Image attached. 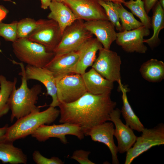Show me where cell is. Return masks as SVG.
<instances>
[{
    "instance_id": "cell-35",
    "label": "cell",
    "mask_w": 164,
    "mask_h": 164,
    "mask_svg": "<svg viewBox=\"0 0 164 164\" xmlns=\"http://www.w3.org/2000/svg\"><path fill=\"white\" fill-rule=\"evenodd\" d=\"M8 125L0 128V141L5 140V135L8 127Z\"/></svg>"
},
{
    "instance_id": "cell-1",
    "label": "cell",
    "mask_w": 164,
    "mask_h": 164,
    "mask_svg": "<svg viewBox=\"0 0 164 164\" xmlns=\"http://www.w3.org/2000/svg\"><path fill=\"white\" fill-rule=\"evenodd\" d=\"M110 94L97 95L87 92L73 102L60 103L59 122L80 127L85 136L91 128L110 121V114L117 105Z\"/></svg>"
},
{
    "instance_id": "cell-7",
    "label": "cell",
    "mask_w": 164,
    "mask_h": 164,
    "mask_svg": "<svg viewBox=\"0 0 164 164\" xmlns=\"http://www.w3.org/2000/svg\"><path fill=\"white\" fill-rule=\"evenodd\" d=\"M62 36L56 22L51 19H40L37 20L36 28L26 38L43 45L49 51L53 52L60 42Z\"/></svg>"
},
{
    "instance_id": "cell-2",
    "label": "cell",
    "mask_w": 164,
    "mask_h": 164,
    "mask_svg": "<svg viewBox=\"0 0 164 164\" xmlns=\"http://www.w3.org/2000/svg\"><path fill=\"white\" fill-rule=\"evenodd\" d=\"M20 67L21 83L17 89L15 86L10 95L9 104L11 111L10 121L17 120L35 111H40L36 104L39 96L42 91L41 85L36 84L29 88L25 73V67L23 63H17Z\"/></svg>"
},
{
    "instance_id": "cell-38",
    "label": "cell",
    "mask_w": 164,
    "mask_h": 164,
    "mask_svg": "<svg viewBox=\"0 0 164 164\" xmlns=\"http://www.w3.org/2000/svg\"><path fill=\"white\" fill-rule=\"evenodd\" d=\"M164 0H159V1L160 4L163 9L164 8Z\"/></svg>"
},
{
    "instance_id": "cell-18",
    "label": "cell",
    "mask_w": 164,
    "mask_h": 164,
    "mask_svg": "<svg viewBox=\"0 0 164 164\" xmlns=\"http://www.w3.org/2000/svg\"><path fill=\"white\" fill-rule=\"evenodd\" d=\"M102 47L96 38L93 37L85 43L78 50L79 56L73 73L82 75L88 67H92L96 58L97 51Z\"/></svg>"
},
{
    "instance_id": "cell-28",
    "label": "cell",
    "mask_w": 164,
    "mask_h": 164,
    "mask_svg": "<svg viewBox=\"0 0 164 164\" xmlns=\"http://www.w3.org/2000/svg\"><path fill=\"white\" fill-rule=\"evenodd\" d=\"M98 2L104 9L109 20L114 25L116 29L119 32L123 31L117 12L113 3L104 0H98Z\"/></svg>"
},
{
    "instance_id": "cell-4",
    "label": "cell",
    "mask_w": 164,
    "mask_h": 164,
    "mask_svg": "<svg viewBox=\"0 0 164 164\" xmlns=\"http://www.w3.org/2000/svg\"><path fill=\"white\" fill-rule=\"evenodd\" d=\"M14 54L21 62L32 66L44 67L54 56L43 45L27 38L18 39L12 42Z\"/></svg>"
},
{
    "instance_id": "cell-37",
    "label": "cell",
    "mask_w": 164,
    "mask_h": 164,
    "mask_svg": "<svg viewBox=\"0 0 164 164\" xmlns=\"http://www.w3.org/2000/svg\"><path fill=\"white\" fill-rule=\"evenodd\" d=\"M108 1L114 3H124L125 2V0H107Z\"/></svg>"
},
{
    "instance_id": "cell-27",
    "label": "cell",
    "mask_w": 164,
    "mask_h": 164,
    "mask_svg": "<svg viewBox=\"0 0 164 164\" xmlns=\"http://www.w3.org/2000/svg\"><path fill=\"white\" fill-rule=\"evenodd\" d=\"M123 4L139 19L143 26L149 29L151 28V19L145 11L143 1L130 0Z\"/></svg>"
},
{
    "instance_id": "cell-36",
    "label": "cell",
    "mask_w": 164,
    "mask_h": 164,
    "mask_svg": "<svg viewBox=\"0 0 164 164\" xmlns=\"http://www.w3.org/2000/svg\"><path fill=\"white\" fill-rule=\"evenodd\" d=\"M41 7L44 9H46L49 7L52 2L51 0H40Z\"/></svg>"
},
{
    "instance_id": "cell-24",
    "label": "cell",
    "mask_w": 164,
    "mask_h": 164,
    "mask_svg": "<svg viewBox=\"0 0 164 164\" xmlns=\"http://www.w3.org/2000/svg\"><path fill=\"white\" fill-rule=\"evenodd\" d=\"M151 20V26L153 29V34L149 38L144 39V43H147L151 48L157 46L160 43L159 37L161 30L164 28V9L158 1L154 6Z\"/></svg>"
},
{
    "instance_id": "cell-41",
    "label": "cell",
    "mask_w": 164,
    "mask_h": 164,
    "mask_svg": "<svg viewBox=\"0 0 164 164\" xmlns=\"http://www.w3.org/2000/svg\"><path fill=\"white\" fill-rule=\"evenodd\" d=\"M0 45H1V42H0Z\"/></svg>"
},
{
    "instance_id": "cell-26",
    "label": "cell",
    "mask_w": 164,
    "mask_h": 164,
    "mask_svg": "<svg viewBox=\"0 0 164 164\" xmlns=\"http://www.w3.org/2000/svg\"><path fill=\"white\" fill-rule=\"evenodd\" d=\"M113 3L124 30L129 31L142 26L141 22L136 20L133 14L126 10L121 3Z\"/></svg>"
},
{
    "instance_id": "cell-29",
    "label": "cell",
    "mask_w": 164,
    "mask_h": 164,
    "mask_svg": "<svg viewBox=\"0 0 164 164\" xmlns=\"http://www.w3.org/2000/svg\"><path fill=\"white\" fill-rule=\"evenodd\" d=\"M37 25V21L30 18H23L18 22L17 39L26 38L36 28Z\"/></svg>"
},
{
    "instance_id": "cell-34",
    "label": "cell",
    "mask_w": 164,
    "mask_h": 164,
    "mask_svg": "<svg viewBox=\"0 0 164 164\" xmlns=\"http://www.w3.org/2000/svg\"><path fill=\"white\" fill-rule=\"evenodd\" d=\"M8 12V10L5 7L0 5V22L5 19Z\"/></svg>"
},
{
    "instance_id": "cell-17",
    "label": "cell",
    "mask_w": 164,
    "mask_h": 164,
    "mask_svg": "<svg viewBox=\"0 0 164 164\" xmlns=\"http://www.w3.org/2000/svg\"><path fill=\"white\" fill-rule=\"evenodd\" d=\"M79 56L78 50L55 56L44 67L50 71L57 79L74 73Z\"/></svg>"
},
{
    "instance_id": "cell-33",
    "label": "cell",
    "mask_w": 164,
    "mask_h": 164,
    "mask_svg": "<svg viewBox=\"0 0 164 164\" xmlns=\"http://www.w3.org/2000/svg\"><path fill=\"white\" fill-rule=\"evenodd\" d=\"M158 1V0H144L143 2L144 7L147 14L154 7Z\"/></svg>"
},
{
    "instance_id": "cell-30",
    "label": "cell",
    "mask_w": 164,
    "mask_h": 164,
    "mask_svg": "<svg viewBox=\"0 0 164 164\" xmlns=\"http://www.w3.org/2000/svg\"><path fill=\"white\" fill-rule=\"evenodd\" d=\"M17 22L16 21L9 24L0 22V36L5 40L12 42L16 40Z\"/></svg>"
},
{
    "instance_id": "cell-5",
    "label": "cell",
    "mask_w": 164,
    "mask_h": 164,
    "mask_svg": "<svg viewBox=\"0 0 164 164\" xmlns=\"http://www.w3.org/2000/svg\"><path fill=\"white\" fill-rule=\"evenodd\" d=\"M93 35L85 27L84 20L78 19L67 27L59 44L53 51L55 56L79 50Z\"/></svg>"
},
{
    "instance_id": "cell-31",
    "label": "cell",
    "mask_w": 164,
    "mask_h": 164,
    "mask_svg": "<svg viewBox=\"0 0 164 164\" xmlns=\"http://www.w3.org/2000/svg\"><path fill=\"white\" fill-rule=\"evenodd\" d=\"M32 159L37 164H63L64 162L58 157L49 158L43 155L38 150H35L32 154Z\"/></svg>"
},
{
    "instance_id": "cell-21",
    "label": "cell",
    "mask_w": 164,
    "mask_h": 164,
    "mask_svg": "<svg viewBox=\"0 0 164 164\" xmlns=\"http://www.w3.org/2000/svg\"><path fill=\"white\" fill-rule=\"evenodd\" d=\"M13 143L5 140L0 141V160L4 163L26 164L27 155L21 149L15 146Z\"/></svg>"
},
{
    "instance_id": "cell-8",
    "label": "cell",
    "mask_w": 164,
    "mask_h": 164,
    "mask_svg": "<svg viewBox=\"0 0 164 164\" xmlns=\"http://www.w3.org/2000/svg\"><path fill=\"white\" fill-rule=\"evenodd\" d=\"M121 61L115 52L102 48L92 66L97 72L106 79L122 84L120 73Z\"/></svg>"
},
{
    "instance_id": "cell-6",
    "label": "cell",
    "mask_w": 164,
    "mask_h": 164,
    "mask_svg": "<svg viewBox=\"0 0 164 164\" xmlns=\"http://www.w3.org/2000/svg\"><path fill=\"white\" fill-rule=\"evenodd\" d=\"M141 135L137 137L132 147L127 152L125 164H130L136 157L152 147L164 144V125L153 128H144Z\"/></svg>"
},
{
    "instance_id": "cell-11",
    "label": "cell",
    "mask_w": 164,
    "mask_h": 164,
    "mask_svg": "<svg viewBox=\"0 0 164 164\" xmlns=\"http://www.w3.org/2000/svg\"><path fill=\"white\" fill-rule=\"evenodd\" d=\"M150 33L149 29L143 26L134 29L117 33L116 43L128 53H146L147 47L144 44V37Z\"/></svg>"
},
{
    "instance_id": "cell-25",
    "label": "cell",
    "mask_w": 164,
    "mask_h": 164,
    "mask_svg": "<svg viewBox=\"0 0 164 164\" xmlns=\"http://www.w3.org/2000/svg\"><path fill=\"white\" fill-rule=\"evenodd\" d=\"M17 82L16 77L11 81L7 80L4 75L0 74V118L10 110L9 101Z\"/></svg>"
},
{
    "instance_id": "cell-14",
    "label": "cell",
    "mask_w": 164,
    "mask_h": 164,
    "mask_svg": "<svg viewBox=\"0 0 164 164\" xmlns=\"http://www.w3.org/2000/svg\"><path fill=\"white\" fill-rule=\"evenodd\" d=\"M25 73L27 80H37L44 85L47 94L52 98L50 106L54 107L58 106L60 103L57 95L56 79L52 72L45 67L27 65L25 67Z\"/></svg>"
},
{
    "instance_id": "cell-40",
    "label": "cell",
    "mask_w": 164,
    "mask_h": 164,
    "mask_svg": "<svg viewBox=\"0 0 164 164\" xmlns=\"http://www.w3.org/2000/svg\"><path fill=\"white\" fill-rule=\"evenodd\" d=\"M137 0L141 1V0Z\"/></svg>"
},
{
    "instance_id": "cell-42",
    "label": "cell",
    "mask_w": 164,
    "mask_h": 164,
    "mask_svg": "<svg viewBox=\"0 0 164 164\" xmlns=\"http://www.w3.org/2000/svg\"></svg>"
},
{
    "instance_id": "cell-10",
    "label": "cell",
    "mask_w": 164,
    "mask_h": 164,
    "mask_svg": "<svg viewBox=\"0 0 164 164\" xmlns=\"http://www.w3.org/2000/svg\"><path fill=\"white\" fill-rule=\"evenodd\" d=\"M67 135H74L80 140L83 139L85 136L80 127L68 123L52 125H43L31 135L32 137L40 142H45L51 138H56L64 144L68 142L66 137Z\"/></svg>"
},
{
    "instance_id": "cell-13",
    "label": "cell",
    "mask_w": 164,
    "mask_h": 164,
    "mask_svg": "<svg viewBox=\"0 0 164 164\" xmlns=\"http://www.w3.org/2000/svg\"><path fill=\"white\" fill-rule=\"evenodd\" d=\"M121 114V110L118 108H114L110 114V121H111L115 126L114 136L117 140L118 152L123 153L132 147L137 136L133 129L123 123L120 119Z\"/></svg>"
},
{
    "instance_id": "cell-19",
    "label": "cell",
    "mask_w": 164,
    "mask_h": 164,
    "mask_svg": "<svg viewBox=\"0 0 164 164\" xmlns=\"http://www.w3.org/2000/svg\"><path fill=\"white\" fill-rule=\"evenodd\" d=\"M87 92L94 95L111 93L113 82L104 78L93 68L81 75Z\"/></svg>"
},
{
    "instance_id": "cell-9",
    "label": "cell",
    "mask_w": 164,
    "mask_h": 164,
    "mask_svg": "<svg viewBox=\"0 0 164 164\" xmlns=\"http://www.w3.org/2000/svg\"><path fill=\"white\" fill-rule=\"evenodd\" d=\"M57 97L59 103H70L87 92L81 75L71 73L56 79Z\"/></svg>"
},
{
    "instance_id": "cell-20",
    "label": "cell",
    "mask_w": 164,
    "mask_h": 164,
    "mask_svg": "<svg viewBox=\"0 0 164 164\" xmlns=\"http://www.w3.org/2000/svg\"><path fill=\"white\" fill-rule=\"evenodd\" d=\"M49 8L50 12L47 17L57 23L62 34L67 27L78 19L72 10L64 2L52 1Z\"/></svg>"
},
{
    "instance_id": "cell-39",
    "label": "cell",
    "mask_w": 164,
    "mask_h": 164,
    "mask_svg": "<svg viewBox=\"0 0 164 164\" xmlns=\"http://www.w3.org/2000/svg\"><path fill=\"white\" fill-rule=\"evenodd\" d=\"M52 1L63 2L65 0H51Z\"/></svg>"
},
{
    "instance_id": "cell-32",
    "label": "cell",
    "mask_w": 164,
    "mask_h": 164,
    "mask_svg": "<svg viewBox=\"0 0 164 164\" xmlns=\"http://www.w3.org/2000/svg\"><path fill=\"white\" fill-rule=\"evenodd\" d=\"M91 152L82 149L75 151L71 158L80 164H95L88 159V156Z\"/></svg>"
},
{
    "instance_id": "cell-22",
    "label": "cell",
    "mask_w": 164,
    "mask_h": 164,
    "mask_svg": "<svg viewBox=\"0 0 164 164\" xmlns=\"http://www.w3.org/2000/svg\"><path fill=\"white\" fill-rule=\"evenodd\" d=\"M139 71L142 77L148 81L161 82L164 78V63L162 61L151 59L141 65Z\"/></svg>"
},
{
    "instance_id": "cell-15",
    "label": "cell",
    "mask_w": 164,
    "mask_h": 164,
    "mask_svg": "<svg viewBox=\"0 0 164 164\" xmlns=\"http://www.w3.org/2000/svg\"><path fill=\"white\" fill-rule=\"evenodd\" d=\"M114 131L113 123L107 121L91 128L85 136H90L93 141L105 144L111 152L112 163L119 164V162L117 156L118 149L113 138Z\"/></svg>"
},
{
    "instance_id": "cell-3",
    "label": "cell",
    "mask_w": 164,
    "mask_h": 164,
    "mask_svg": "<svg viewBox=\"0 0 164 164\" xmlns=\"http://www.w3.org/2000/svg\"><path fill=\"white\" fill-rule=\"evenodd\" d=\"M60 113L59 110L50 106L43 111H35L20 118L13 125L8 126L5 140L13 142L31 135L41 125H49L54 122Z\"/></svg>"
},
{
    "instance_id": "cell-12",
    "label": "cell",
    "mask_w": 164,
    "mask_h": 164,
    "mask_svg": "<svg viewBox=\"0 0 164 164\" xmlns=\"http://www.w3.org/2000/svg\"><path fill=\"white\" fill-rule=\"evenodd\" d=\"M63 2L72 10L78 19L85 21L109 20L98 0H65Z\"/></svg>"
},
{
    "instance_id": "cell-23",
    "label": "cell",
    "mask_w": 164,
    "mask_h": 164,
    "mask_svg": "<svg viewBox=\"0 0 164 164\" xmlns=\"http://www.w3.org/2000/svg\"><path fill=\"white\" fill-rule=\"evenodd\" d=\"M119 88L122 93L123 106L121 110V113L125 121L126 124L132 129L142 132L145 127L134 113L128 102L127 95V89L122 84L119 85Z\"/></svg>"
},
{
    "instance_id": "cell-16",
    "label": "cell",
    "mask_w": 164,
    "mask_h": 164,
    "mask_svg": "<svg viewBox=\"0 0 164 164\" xmlns=\"http://www.w3.org/2000/svg\"><path fill=\"white\" fill-rule=\"evenodd\" d=\"M86 28L101 43L103 47L110 49L116 40L117 33L114 25L109 20H94L84 22Z\"/></svg>"
}]
</instances>
